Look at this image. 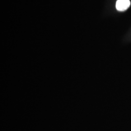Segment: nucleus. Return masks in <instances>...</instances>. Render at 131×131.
I'll list each match as a JSON object with an SVG mask.
<instances>
[{
  "mask_svg": "<svg viewBox=\"0 0 131 131\" xmlns=\"http://www.w3.org/2000/svg\"><path fill=\"white\" fill-rule=\"evenodd\" d=\"M130 0H117L116 3V8L119 11H124L130 6Z\"/></svg>",
  "mask_w": 131,
  "mask_h": 131,
  "instance_id": "f257e3e1",
  "label": "nucleus"
}]
</instances>
